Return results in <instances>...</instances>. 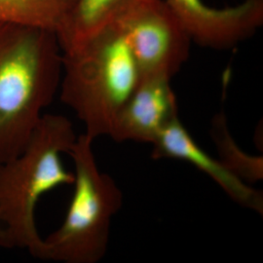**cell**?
I'll return each mask as SVG.
<instances>
[{"label": "cell", "mask_w": 263, "mask_h": 263, "mask_svg": "<svg viewBox=\"0 0 263 263\" xmlns=\"http://www.w3.org/2000/svg\"><path fill=\"white\" fill-rule=\"evenodd\" d=\"M62 72L55 30L0 23V164L25 149L60 89Z\"/></svg>", "instance_id": "1"}, {"label": "cell", "mask_w": 263, "mask_h": 263, "mask_svg": "<svg viewBox=\"0 0 263 263\" xmlns=\"http://www.w3.org/2000/svg\"><path fill=\"white\" fill-rule=\"evenodd\" d=\"M76 138L67 117L44 113L25 149L0 164V248L30 254L40 242L35 209L49 191L73 183L74 174L65 168L62 154Z\"/></svg>", "instance_id": "2"}, {"label": "cell", "mask_w": 263, "mask_h": 263, "mask_svg": "<svg viewBox=\"0 0 263 263\" xmlns=\"http://www.w3.org/2000/svg\"><path fill=\"white\" fill-rule=\"evenodd\" d=\"M141 71L118 25L63 52L60 98L93 139L108 136L140 84Z\"/></svg>", "instance_id": "3"}, {"label": "cell", "mask_w": 263, "mask_h": 263, "mask_svg": "<svg viewBox=\"0 0 263 263\" xmlns=\"http://www.w3.org/2000/svg\"><path fill=\"white\" fill-rule=\"evenodd\" d=\"M94 139L76 138L67 154L74 164V192L64 222L30 254L41 260L97 263L106 254L113 216L122 207L123 195L114 179L99 169Z\"/></svg>", "instance_id": "4"}, {"label": "cell", "mask_w": 263, "mask_h": 263, "mask_svg": "<svg viewBox=\"0 0 263 263\" xmlns=\"http://www.w3.org/2000/svg\"><path fill=\"white\" fill-rule=\"evenodd\" d=\"M144 77L172 79L186 62L193 42L166 0H139L116 23Z\"/></svg>", "instance_id": "5"}, {"label": "cell", "mask_w": 263, "mask_h": 263, "mask_svg": "<svg viewBox=\"0 0 263 263\" xmlns=\"http://www.w3.org/2000/svg\"><path fill=\"white\" fill-rule=\"evenodd\" d=\"M178 14L193 42L226 50L254 35L263 24V0H244L216 8L204 0H166Z\"/></svg>", "instance_id": "6"}, {"label": "cell", "mask_w": 263, "mask_h": 263, "mask_svg": "<svg viewBox=\"0 0 263 263\" xmlns=\"http://www.w3.org/2000/svg\"><path fill=\"white\" fill-rule=\"evenodd\" d=\"M177 117L178 103L171 79L144 77L119 113L109 137L117 142L153 143Z\"/></svg>", "instance_id": "7"}, {"label": "cell", "mask_w": 263, "mask_h": 263, "mask_svg": "<svg viewBox=\"0 0 263 263\" xmlns=\"http://www.w3.org/2000/svg\"><path fill=\"white\" fill-rule=\"evenodd\" d=\"M152 144L151 157L153 159L182 160L192 164L216 181L228 197L238 205L262 215V193L238 178L219 160L213 158L203 151L179 117L166 126Z\"/></svg>", "instance_id": "8"}, {"label": "cell", "mask_w": 263, "mask_h": 263, "mask_svg": "<svg viewBox=\"0 0 263 263\" xmlns=\"http://www.w3.org/2000/svg\"><path fill=\"white\" fill-rule=\"evenodd\" d=\"M139 0H76L56 30L62 52L115 25Z\"/></svg>", "instance_id": "9"}, {"label": "cell", "mask_w": 263, "mask_h": 263, "mask_svg": "<svg viewBox=\"0 0 263 263\" xmlns=\"http://www.w3.org/2000/svg\"><path fill=\"white\" fill-rule=\"evenodd\" d=\"M211 136L216 144L218 160L227 169L249 184L262 180V157L249 155L238 146L229 131L223 110L216 113L212 119Z\"/></svg>", "instance_id": "10"}, {"label": "cell", "mask_w": 263, "mask_h": 263, "mask_svg": "<svg viewBox=\"0 0 263 263\" xmlns=\"http://www.w3.org/2000/svg\"><path fill=\"white\" fill-rule=\"evenodd\" d=\"M76 0H0V23H20L55 30Z\"/></svg>", "instance_id": "11"}]
</instances>
